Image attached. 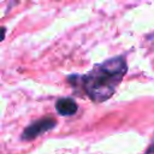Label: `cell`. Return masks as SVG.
<instances>
[{
    "label": "cell",
    "mask_w": 154,
    "mask_h": 154,
    "mask_svg": "<svg viewBox=\"0 0 154 154\" xmlns=\"http://www.w3.org/2000/svg\"><path fill=\"white\" fill-rule=\"evenodd\" d=\"M126 72V60L123 57L111 58L97 64L82 77V83L88 96L95 102L109 99L116 91Z\"/></svg>",
    "instance_id": "obj_1"
},
{
    "label": "cell",
    "mask_w": 154,
    "mask_h": 154,
    "mask_svg": "<svg viewBox=\"0 0 154 154\" xmlns=\"http://www.w3.org/2000/svg\"><path fill=\"white\" fill-rule=\"evenodd\" d=\"M55 124H57L55 119L51 118V117H45L42 119H38V120L31 123L30 125H28L24 129V131L22 134V138L25 140V141L34 140L37 136L47 132L48 130H52L55 126Z\"/></svg>",
    "instance_id": "obj_2"
},
{
    "label": "cell",
    "mask_w": 154,
    "mask_h": 154,
    "mask_svg": "<svg viewBox=\"0 0 154 154\" xmlns=\"http://www.w3.org/2000/svg\"><path fill=\"white\" fill-rule=\"evenodd\" d=\"M77 103L70 97H61L55 102V109L60 116H72L77 112Z\"/></svg>",
    "instance_id": "obj_3"
},
{
    "label": "cell",
    "mask_w": 154,
    "mask_h": 154,
    "mask_svg": "<svg viewBox=\"0 0 154 154\" xmlns=\"http://www.w3.org/2000/svg\"><path fill=\"white\" fill-rule=\"evenodd\" d=\"M153 153H154V143L148 148V150H147V153H146V154H153Z\"/></svg>",
    "instance_id": "obj_4"
},
{
    "label": "cell",
    "mask_w": 154,
    "mask_h": 154,
    "mask_svg": "<svg viewBox=\"0 0 154 154\" xmlns=\"http://www.w3.org/2000/svg\"><path fill=\"white\" fill-rule=\"evenodd\" d=\"M152 37H153V38H152V40H154V34H153V35H152Z\"/></svg>",
    "instance_id": "obj_5"
}]
</instances>
